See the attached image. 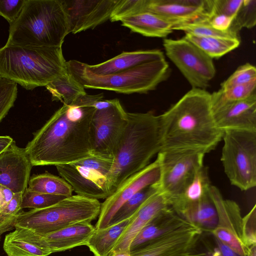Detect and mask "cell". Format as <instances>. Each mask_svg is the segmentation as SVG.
<instances>
[{
    "instance_id": "bcb514c9",
    "label": "cell",
    "mask_w": 256,
    "mask_h": 256,
    "mask_svg": "<svg viewBox=\"0 0 256 256\" xmlns=\"http://www.w3.org/2000/svg\"><path fill=\"white\" fill-rule=\"evenodd\" d=\"M216 241L222 256H239L228 245L216 238Z\"/></svg>"
},
{
    "instance_id": "d4e9b609",
    "label": "cell",
    "mask_w": 256,
    "mask_h": 256,
    "mask_svg": "<svg viewBox=\"0 0 256 256\" xmlns=\"http://www.w3.org/2000/svg\"><path fill=\"white\" fill-rule=\"evenodd\" d=\"M186 220L208 228H215L218 223L216 208L209 194L194 202L183 203L172 206Z\"/></svg>"
},
{
    "instance_id": "816d5d0a",
    "label": "cell",
    "mask_w": 256,
    "mask_h": 256,
    "mask_svg": "<svg viewBox=\"0 0 256 256\" xmlns=\"http://www.w3.org/2000/svg\"></svg>"
},
{
    "instance_id": "ffe728a7",
    "label": "cell",
    "mask_w": 256,
    "mask_h": 256,
    "mask_svg": "<svg viewBox=\"0 0 256 256\" xmlns=\"http://www.w3.org/2000/svg\"><path fill=\"white\" fill-rule=\"evenodd\" d=\"M170 206L168 199L158 190L150 196L132 216L130 224L113 251L130 250L132 242L140 231L152 220L170 208Z\"/></svg>"
},
{
    "instance_id": "836d02e7",
    "label": "cell",
    "mask_w": 256,
    "mask_h": 256,
    "mask_svg": "<svg viewBox=\"0 0 256 256\" xmlns=\"http://www.w3.org/2000/svg\"><path fill=\"white\" fill-rule=\"evenodd\" d=\"M66 198L67 196H63L34 192L26 188L22 194L21 208H46L55 204Z\"/></svg>"
},
{
    "instance_id": "c3c4849f",
    "label": "cell",
    "mask_w": 256,
    "mask_h": 256,
    "mask_svg": "<svg viewBox=\"0 0 256 256\" xmlns=\"http://www.w3.org/2000/svg\"><path fill=\"white\" fill-rule=\"evenodd\" d=\"M110 256H130V251L126 250H114Z\"/></svg>"
},
{
    "instance_id": "ac0fdd59",
    "label": "cell",
    "mask_w": 256,
    "mask_h": 256,
    "mask_svg": "<svg viewBox=\"0 0 256 256\" xmlns=\"http://www.w3.org/2000/svg\"><path fill=\"white\" fill-rule=\"evenodd\" d=\"M145 11L156 14L175 26L204 21L210 14V0H147Z\"/></svg>"
},
{
    "instance_id": "f907efd6",
    "label": "cell",
    "mask_w": 256,
    "mask_h": 256,
    "mask_svg": "<svg viewBox=\"0 0 256 256\" xmlns=\"http://www.w3.org/2000/svg\"><path fill=\"white\" fill-rule=\"evenodd\" d=\"M211 256H222L220 250L218 248H215Z\"/></svg>"
},
{
    "instance_id": "8fae6325",
    "label": "cell",
    "mask_w": 256,
    "mask_h": 256,
    "mask_svg": "<svg viewBox=\"0 0 256 256\" xmlns=\"http://www.w3.org/2000/svg\"><path fill=\"white\" fill-rule=\"evenodd\" d=\"M91 120L92 154L114 159L127 122V112L117 99H100L94 104Z\"/></svg>"
},
{
    "instance_id": "e575fe53",
    "label": "cell",
    "mask_w": 256,
    "mask_h": 256,
    "mask_svg": "<svg viewBox=\"0 0 256 256\" xmlns=\"http://www.w3.org/2000/svg\"><path fill=\"white\" fill-rule=\"evenodd\" d=\"M23 192L16 193L8 205L0 211V240L4 232L14 228L16 221L21 208Z\"/></svg>"
},
{
    "instance_id": "7bdbcfd3",
    "label": "cell",
    "mask_w": 256,
    "mask_h": 256,
    "mask_svg": "<svg viewBox=\"0 0 256 256\" xmlns=\"http://www.w3.org/2000/svg\"><path fill=\"white\" fill-rule=\"evenodd\" d=\"M256 219V206L254 205L248 214L244 218L242 234L241 238L244 246L256 244V230L252 228V222Z\"/></svg>"
},
{
    "instance_id": "1f68e13d",
    "label": "cell",
    "mask_w": 256,
    "mask_h": 256,
    "mask_svg": "<svg viewBox=\"0 0 256 256\" xmlns=\"http://www.w3.org/2000/svg\"><path fill=\"white\" fill-rule=\"evenodd\" d=\"M256 24V0H243L229 30L238 35V32L242 28H252Z\"/></svg>"
},
{
    "instance_id": "7a4b0ae2",
    "label": "cell",
    "mask_w": 256,
    "mask_h": 256,
    "mask_svg": "<svg viewBox=\"0 0 256 256\" xmlns=\"http://www.w3.org/2000/svg\"><path fill=\"white\" fill-rule=\"evenodd\" d=\"M160 150H196L206 154L222 139L216 126L211 94L192 88L168 110L159 116Z\"/></svg>"
},
{
    "instance_id": "7dc6e473",
    "label": "cell",
    "mask_w": 256,
    "mask_h": 256,
    "mask_svg": "<svg viewBox=\"0 0 256 256\" xmlns=\"http://www.w3.org/2000/svg\"><path fill=\"white\" fill-rule=\"evenodd\" d=\"M13 139L10 136H0V154L12 143Z\"/></svg>"
},
{
    "instance_id": "60d3db41",
    "label": "cell",
    "mask_w": 256,
    "mask_h": 256,
    "mask_svg": "<svg viewBox=\"0 0 256 256\" xmlns=\"http://www.w3.org/2000/svg\"><path fill=\"white\" fill-rule=\"evenodd\" d=\"M256 80L249 83L235 86L226 90H222L226 99L232 101H238L246 99L256 92Z\"/></svg>"
},
{
    "instance_id": "ab89813d",
    "label": "cell",
    "mask_w": 256,
    "mask_h": 256,
    "mask_svg": "<svg viewBox=\"0 0 256 256\" xmlns=\"http://www.w3.org/2000/svg\"><path fill=\"white\" fill-rule=\"evenodd\" d=\"M210 12L208 19L215 15H224L234 18L243 0H210Z\"/></svg>"
},
{
    "instance_id": "4fadbf2b",
    "label": "cell",
    "mask_w": 256,
    "mask_h": 256,
    "mask_svg": "<svg viewBox=\"0 0 256 256\" xmlns=\"http://www.w3.org/2000/svg\"><path fill=\"white\" fill-rule=\"evenodd\" d=\"M211 103L215 122L220 130L256 131V93L244 100L232 101L225 98L220 88L211 94Z\"/></svg>"
},
{
    "instance_id": "b9f144b4",
    "label": "cell",
    "mask_w": 256,
    "mask_h": 256,
    "mask_svg": "<svg viewBox=\"0 0 256 256\" xmlns=\"http://www.w3.org/2000/svg\"><path fill=\"white\" fill-rule=\"evenodd\" d=\"M26 0H0V16L10 24L18 17Z\"/></svg>"
},
{
    "instance_id": "52a82bcc",
    "label": "cell",
    "mask_w": 256,
    "mask_h": 256,
    "mask_svg": "<svg viewBox=\"0 0 256 256\" xmlns=\"http://www.w3.org/2000/svg\"><path fill=\"white\" fill-rule=\"evenodd\" d=\"M101 203L98 200L72 195L49 207L21 211L14 228H22L38 235H44L97 218Z\"/></svg>"
},
{
    "instance_id": "74e56055",
    "label": "cell",
    "mask_w": 256,
    "mask_h": 256,
    "mask_svg": "<svg viewBox=\"0 0 256 256\" xmlns=\"http://www.w3.org/2000/svg\"><path fill=\"white\" fill-rule=\"evenodd\" d=\"M256 80V67L250 63H246L240 66L228 78L222 82L220 88L226 90L235 86Z\"/></svg>"
},
{
    "instance_id": "603a6c76",
    "label": "cell",
    "mask_w": 256,
    "mask_h": 256,
    "mask_svg": "<svg viewBox=\"0 0 256 256\" xmlns=\"http://www.w3.org/2000/svg\"><path fill=\"white\" fill-rule=\"evenodd\" d=\"M188 222L174 214L168 208L152 220L140 231L130 244V252L138 249L170 230L183 226Z\"/></svg>"
},
{
    "instance_id": "ee69618b",
    "label": "cell",
    "mask_w": 256,
    "mask_h": 256,
    "mask_svg": "<svg viewBox=\"0 0 256 256\" xmlns=\"http://www.w3.org/2000/svg\"><path fill=\"white\" fill-rule=\"evenodd\" d=\"M234 18L224 15H215L202 22H207L217 30L226 31L229 30Z\"/></svg>"
},
{
    "instance_id": "5b68a950",
    "label": "cell",
    "mask_w": 256,
    "mask_h": 256,
    "mask_svg": "<svg viewBox=\"0 0 256 256\" xmlns=\"http://www.w3.org/2000/svg\"><path fill=\"white\" fill-rule=\"evenodd\" d=\"M68 72L62 47L0 48V77L26 90L46 86Z\"/></svg>"
},
{
    "instance_id": "d6986e66",
    "label": "cell",
    "mask_w": 256,
    "mask_h": 256,
    "mask_svg": "<svg viewBox=\"0 0 256 256\" xmlns=\"http://www.w3.org/2000/svg\"><path fill=\"white\" fill-rule=\"evenodd\" d=\"M32 166L25 148L18 147L13 140L0 154V184L14 194L24 192Z\"/></svg>"
},
{
    "instance_id": "3957f363",
    "label": "cell",
    "mask_w": 256,
    "mask_h": 256,
    "mask_svg": "<svg viewBox=\"0 0 256 256\" xmlns=\"http://www.w3.org/2000/svg\"><path fill=\"white\" fill-rule=\"evenodd\" d=\"M159 116L127 112V122L116 147L109 180L114 192L126 180L150 164L160 150Z\"/></svg>"
},
{
    "instance_id": "f35d334b",
    "label": "cell",
    "mask_w": 256,
    "mask_h": 256,
    "mask_svg": "<svg viewBox=\"0 0 256 256\" xmlns=\"http://www.w3.org/2000/svg\"><path fill=\"white\" fill-rule=\"evenodd\" d=\"M212 232L216 239L228 245L239 256L246 255L244 246L236 232L228 228L218 225Z\"/></svg>"
},
{
    "instance_id": "cb8c5ba5",
    "label": "cell",
    "mask_w": 256,
    "mask_h": 256,
    "mask_svg": "<svg viewBox=\"0 0 256 256\" xmlns=\"http://www.w3.org/2000/svg\"><path fill=\"white\" fill-rule=\"evenodd\" d=\"M132 219V216L105 228L96 229L86 246L94 256H110Z\"/></svg>"
},
{
    "instance_id": "d590c367",
    "label": "cell",
    "mask_w": 256,
    "mask_h": 256,
    "mask_svg": "<svg viewBox=\"0 0 256 256\" xmlns=\"http://www.w3.org/2000/svg\"><path fill=\"white\" fill-rule=\"evenodd\" d=\"M147 0H119L110 17L112 22L122 19L145 11Z\"/></svg>"
},
{
    "instance_id": "9a60e30c",
    "label": "cell",
    "mask_w": 256,
    "mask_h": 256,
    "mask_svg": "<svg viewBox=\"0 0 256 256\" xmlns=\"http://www.w3.org/2000/svg\"><path fill=\"white\" fill-rule=\"evenodd\" d=\"M200 228L188 222L130 252V256H204L205 254H190V248L200 234Z\"/></svg>"
},
{
    "instance_id": "30bf717a",
    "label": "cell",
    "mask_w": 256,
    "mask_h": 256,
    "mask_svg": "<svg viewBox=\"0 0 256 256\" xmlns=\"http://www.w3.org/2000/svg\"><path fill=\"white\" fill-rule=\"evenodd\" d=\"M206 154L190 149L161 150L158 154L160 176L154 185L170 204L182 192L197 170L204 165Z\"/></svg>"
},
{
    "instance_id": "4dcf8cb0",
    "label": "cell",
    "mask_w": 256,
    "mask_h": 256,
    "mask_svg": "<svg viewBox=\"0 0 256 256\" xmlns=\"http://www.w3.org/2000/svg\"><path fill=\"white\" fill-rule=\"evenodd\" d=\"M156 191L157 189L154 184L136 193L118 209L109 225L116 224L132 217L145 200Z\"/></svg>"
},
{
    "instance_id": "4316f807",
    "label": "cell",
    "mask_w": 256,
    "mask_h": 256,
    "mask_svg": "<svg viewBox=\"0 0 256 256\" xmlns=\"http://www.w3.org/2000/svg\"><path fill=\"white\" fill-rule=\"evenodd\" d=\"M46 88L51 94L52 100H59L66 105L72 104L79 96L86 94L84 88L68 71Z\"/></svg>"
},
{
    "instance_id": "5bb4252c",
    "label": "cell",
    "mask_w": 256,
    "mask_h": 256,
    "mask_svg": "<svg viewBox=\"0 0 256 256\" xmlns=\"http://www.w3.org/2000/svg\"><path fill=\"white\" fill-rule=\"evenodd\" d=\"M160 176L158 160L126 180L101 204L96 230L107 227L118 209L136 193L157 183Z\"/></svg>"
},
{
    "instance_id": "ba28073f",
    "label": "cell",
    "mask_w": 256,
    "mask_h": 256,
    "mask_svg": "<svg viewBox=\"0 0 256 256\" xmlns=\"http://www.w3.org/2000/svg\"><path fill=\"white\" fill-rule=\"evenodd\" d=\"M221 162L230 182L242 190L256 186V131H224Z\"/></svg>"
},
{
    "instance_id": "6da1fadb",
    "label": "cell",
    "mask_w": 256,
    "mask_h": 256,
    "mask_svg": "<svg viewBox=\"0 0 256 256\" xmlns=\"http://www.w3.org/2000/svg\"><path fill=\"white\" fill-rule=\"evenodd\" d=\"M102 98L103 94H86L70 104H63L34 134L25 148L32 166H56L92 155L94 104Z\"/></svg>"
},
{
    "instance_id": "d6a6232c",
    "label": "cell",
    "mask_w": 256,
    "mask_h": 256,
    "mask_svg": "<svg viewBox=\"0 0 256 256\" xmlns=\"http://www.w3.org/2000/svg\"><path fill=\"white\" fill-rule=\"evenodd\" d=\"M174 30H182L187 34L200 36L224 37L233 38H240L238 35L230 30L220 31L212 28L206 22H195L182 24L175 26Z\"/></svg>"
},
{
    "instance_id": "44dd1931",
    "label": "cell",
    "mask_w": 256,
    "mask_h": 256,
    "mask_svg": "<svg viewBox=\"0 0 256 256\" xmlns=\"http://www.w3.org/2000/svg\"><path fill=\"white\" fill-rule=\"evenodd\" d=\"M165 58L159 50L124 52L104 62L94 65L83 62L85 69L96 75L104 76L132 68L151 61Z\"/></svg>"
},
{
    "instance_id": "f6af8a7d",
    "label": "cell",
    "mask_w": 256,
    "mask_h": 256,
    "mask_svg": "<svg viewBox=\"0 0 256 256\" xmlns=\"http://www.w3.org/2000/svg\"><path fill=\"white\" fill-rule=\"evenodd\" d=\"M14 194L10 188L0 184V211L10 202Z\"/></svg>"
},
{
    "instance_id": "8d00e7d4",
    "label": "cell",
    "mask_w": 256,
    "mask_h": 256,
    "mask_svg": "<svg viewBox=\"0 0 256 256\" xmlns=\"http://www.w3.org/2000/svg\"><path fill=\"white\" fill-rule=\"evenodd\" d=\"M17 84L0 78V122L14 104L17 97Z\"/></svg>"
},
{
    "instance_id": "681fc988",
    "label": "cell",
    "mask_w": 256,
    "mask_h": 256,
    "mask_svg": "<svg viewBox=\"0 0 256 256\" xmlns=\"http://www.w3.org/2000/svg\"><path fill=\"white\" fill-rule=\"evenodd\" d=\"M256 244L252 246L248 252V256H256Z\"/></svg>"
},
{
    "instance_id": "8992f818",
    "label": "cell",
    "mask_w": 256,
    "mask_h": 256,
    "mask_svg": "<svg viewBox=\"0 0 256 256\" xmlns=\"http://www.w3.org/2000/svg\"><path fill=\"white\" fill-rule=\"evenodd\" d=\"M68 71L86 88L100 89L130 94L146 93L154 90L168 78L170 71L165 58L151 61L132 68L100 76L86 70L83 62H66Z\"/></svg>"
},
{
    "instance_id": "2e32d148",
    "label": "cell",
    "mask_w": 256,
    "mask_h": 256,
    "mask_svg": "<svg viewBox=\"0 0 256 256\" xmlns=\"http://www.w3.org/2000/svg\"><path fill=\"white\" fill-rule=\"evenodd\" d=\"M96 230L89 222L77 223L56 231L38 235L26 229L15 228L16 236L46 251L50 254L86 246Z\"/></svg>"
},
{
    "instance_id": "9c48e42d",
    "label": "cell",
    "mask_w": 256,
    "mask_h": 256,
    "mask_svg": "<svg viewBox=\"0 0 256 256\" xmlns=\"http://www.w3.org/2000/svg\"><path fill=\"white\" fill-rule=\"evenodd\" d=\"M112 162V158L92 154L56 166L77 195L98 200L106 199L113 192L109 180Z\"/></svg>"
},
{
    "instance_id": "484cf974",
    "label": "cell",
    "mask_w": 256,
    "mask_h": 256,
    "mask_svg": "<svg viewBox=\"0 0 256 256\" xmlns=\"http://www.w3.org/2000/svg\"><path fill=\"white\" fill-rule=\"evenodd\" d=\"M184 38L192 42L212 59L221 58L237 48L240 44V38L200 36L187 33Z\"/></svg>"
},
{
    "instance_id": "e0dca14e",
    "label": "cell",
    "mask_w": 256,
    "mask_h": 256,
    "mask_svg": "<svg viewBox=\"0 0 256 256\" xmlns=\"http://www.w3.org/2000/svg\"><path fill=\"white\" fill-rule=\"evenodd\" d=\"M66 12L69 33L94 28L110 19L119 0H61Z\"/></svg>"
},
{
    "instance_id": "83f0119b",
    "label": "cell",
    "mask_w": 256,
    "mask_h": 256,
    "mask_svg": "<svg viewBox=\"0 0 256 256\" xmlns=\"http://www.w3.org/2000/svg\"><path fill=\"white\" fill-rule=\"evenodd\" d=\"M27 189L34 192L67 197L72 196L73 192L71 186L64 178L47 172L30 178Z\"/></svg>"
},
{
    "instance_id": "7402d4cb",
    "label": "cell",
    "mask_w": 256,
    "mask_h": 256,
    "mask_svg": "<svg viewBox=\"0 0 256 256\" xmlns=\"http://www.w3.org/2000/svg\"><path fill=\"white\" fill-rule=\"evenodd\" d=\"M122 26L148 37L165 38L173 31L175 24L151 12L144 11L122 19Z\"/></svg>"
},
{
    "instance_id": "7c38bea8",
    "label": "cell",
    "mask_w": 256,
    "mask_h": 256,
    "mask_svg": "<svg viewBox=\"0 0 256 256\" xmlns=\"http://www.w3.org/2000/svg\"><path fill=\"white\" fill-rule=\"evenodd\" d=\"M167 56L178 68L192 88L205 90L216 74L212 59L184 38H165Z\"/></svg>"
},
{
    "instance_id": "277c9868",
    "label": "cell",
    "mask_w": 256,
    "mask_h": 256,
    "mask_svg": "<svg viewBox=\"0 0 256 256\" xmlns=\"http://www.w3.org/2000/svg\"><path fill=\"white\" fill-rule=\"evenodd\" d=\"M69 34L61 0H26L17 19L10 24L6 45L62 47Z\"/></svg>"
},
{
    "instance_id": "f1b7e54d",
    "label": "cell",
    "mask_w": 256,
    "mask_h": 256,
    "mask_svg": "<svg viewBox=\"0 0 256 256\" xmlns=\"http://www.w3.org/2000/svg\"><path fill=\"white\" fill-rule=\"evenodd\" d=\"M210 186L208 168L203 165L182 192L170 201V206L198 202L208 195Z\"/></svg>"
},
{
    "instance_id": "f546056e",
    "label": "cell",
    "mask_w": 256,
    "mask_h": 256,
    "mask_svg": "<svg viewBox=\"0 0 256 256\" xmlns=\"http://www.w3.org/2000/svg\"><path fill=\"white\" fill-rule=\"evenodd\" d=\"M3 248L7 256H48L44 250L15 236L12 232L4 238Z\"/></svg>"
}]
</instances>
